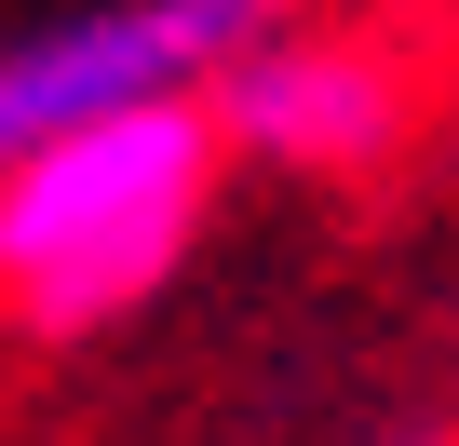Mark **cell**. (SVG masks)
<instances>
[{"label":"cell","instance_id":"1","mask_svg":"<svg viewBox=\"0 0 459 446\" xmlns=\"http://www.w3.org/2000/svg\"><path fill=\"white\" fill-rule=\"evenodd\" d=\"M216 162H230L216 95L108 109V122H68L41 149H0V311L28 338L122 325L189 258L203 203H216Z\"/></svg>","mask_w":459,"mask_h":446},{"label":"cell","instance_id":"4","mask_svg":"<svg viewBox=\"0 0 459 446\" xmlns=\"http://www.w3.org/2000/svg\"><path fill=\"white\" fill-rule=\"evenodd\" d=\"M405 446H446V433H405Z\"/></svg>","mask_w":459,"mask_h":446},{"label":"cell","instance_id":"2","mask_svg":"<svg viewBox=\"0 0 459 446\" xmlns=\"http://www.w3.org/2000/svg\"><path fill=\"white\" fill-rule=\"evenodd\" d=\"M271 28H284V0H68V14L0 41V149H41L108 109L216 95Z\"/></svg>","mask_w":459,"mask_h":446},{"label":"cell","instance_id":"3","mask_svg":"<svg viewBox=\"0 0 459 446\" xmlns=\"http://www.w3.org/2000/svg\"><path fill=\"white\" fill-rule=\"evenodd\" d=\"M216 122H230V162L365 176V162L405 136V68H392L378 41H338V28H271L244 68L216 82Z\"/></svg>","mask_w":459,"mask_h":446}]
</instances>
